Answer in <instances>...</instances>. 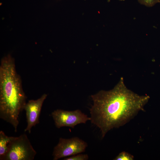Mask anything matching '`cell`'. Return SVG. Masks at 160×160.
Here are the masks:
<instances>
[{"label": "cell", "instance_id": "cell-1", "mask_svg": "<svg viewBox=\"0 0 160 160\" xmlns=\"http://www.w3.org/2000/svg\"><path fill=\"white\" fill-rule=\"evenodd\" d=\"M91 97L93 103L89 110L90 121L100 129L102 138L110 130L124 126L143 110L150 98L128 89L123 78L112 89L101 90Z\"/></svg>", "mask_w": 160, "mask_h": 160}, {"label": "cell", "instance_id": "cell-2", "mask_svg": "<svg viewBox=\"0 0 160 160\" xmlns=\"http://www.w3.org/2000/svg\"><path fill=\"white\" fill-rule=\"evenodd\" d=\"M21 82L14 58L9 54L3 57L0 65V117L11 124L15 132L19 115L26 103Z\"/></svg>", "mask_w": 160, "mask_h": 160}, {"label": "cell", "instance_id": "cell-3", "mask_svg": "<svg viewBox=\"0 0 160 160\" xmlns=\"http://www.w3.org/2000/svg\"><path fill=\"white\" fill-rule=\"evenodd\" d=\"M27 135L13 137L3 160H33L36 154Z\"/></svg>", "mask_w": 160, "mask_h": 160}, {"label": "cell", "instance_id": "cell-4", "mask_svg": "<svg viewBox=\"0 0 160 160\" xmlns=\"http://www.w3.org/2000/svg\"><path fill=\"white\" fill-rule=\"evenodd\" d=\"M87 146L86 142L77 137L68 139L60 138L53 149V159L57 160L82 153Z\"/></svg>", "mask_w": 160, "mask_h": 160}, {"label": "cell", "instance_id": "cell-5", "mask_svg": "<svg viewBox=\"0 0 160 160\" xmlns=\"http://www.w3.org/2000/svg\"><path fill=\"white\" fill-rule=\"evenodd\" d=\"M56 127L58 128L64 127L73 128L77 125L85 124L90 117L83 113L79 110L74 111H66L57 109L51 114Z\"/></svg>", "mask_w": 160, "mask_h": 160}, {"label": "cell", "instance_id": "cell-6", "mask_svg": "<svg viewBox=\"0 0 160 160\" xmlns=\"http://www.w3.org/2000/svg\"><path fill=\"white\" fill-rule=\"evenodd\" d=\"M47 97L43 94L36 100H29L25 104L24 110L26 112L27 126L24 130L30 133L32 128L39 123V117L43 103Z\"/></svg>", "mask_w": 160, "mask_h": 160}, {"label": "cell", "instance_id": "cell-7", "mask_svg": "<svg viewBox=\"0 0 160 160\" xmlns=\"http://www.w3.org/2000/svg\"><path fill=\"white\" fill-rule=\"evenodd\" d=\"M13 137L8 136L2 131H0V160H4L8 150V146Z\"/></svg>", "mask_w": 160, "mask_h": 160}, {"label": "cell", "instance_id": "cell-8", "mask_svg": "<svg viewBox=\"0 0 160 160\" xmlns=\"http://www.w3.org/2000/svg\"><path fill=\"white\" fill-rule=\"evenodd\" d=\"M134 157L130 154L125 152L122 151L116 157L114 160H133Z\"/></svg>", "mask_w": 160, "mask_h": 160}, {"label": "cell", "instance_id": "cell-9", "mask_svg": "<svg viewBox=\"0 0 160 160\" xmlns=\"http://www.w3.org/2000/svg\"><path fill=\"white\" fill-rule=\"evenodd\" d=\"M89 156L87 154H79L64 158V160H87Z\"/></svg>", "mask_w": 160, "mask_h": 160}, {"label": "cell", "instance_id": "cell-10", "mask_svg": "<svg viewBox=\"0 0 160 160\" xmlns=\"http://www.w3.org/2000/svg\"><path fill=\"white\" fill-rule=\"evenodd\" d=\"M141 4L147 7H152L157 3H159L160 0H138Z\"/></svg>", "mask_w": 160, "mask_h": 160}, {"label": "cell", "instance_id": "cell-11", "mask_svg": "<svg viewBox=\"0 0 160 160\" xmlns=\"http://www.w3.org/2000/svg\"><path fill=\"white\" fill-rule=\"evenodd\" d=\"M159 3H160V1H159Z\"/></svg>", "mask_w": 160, "mask_h": 160}]
</instances>
